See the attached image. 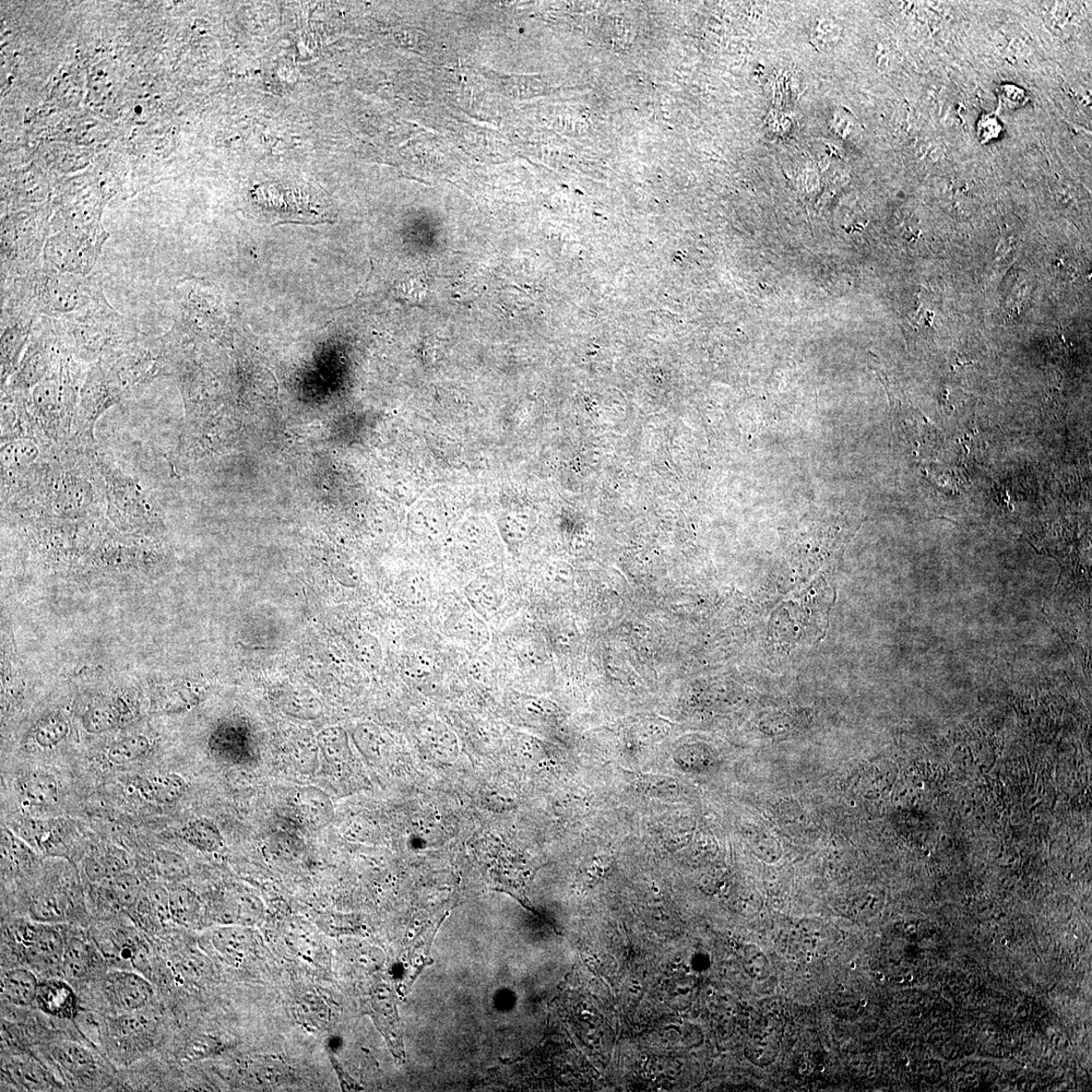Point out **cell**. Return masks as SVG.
Here are the masks:
<instances>
[{
  "instance_id": "cell-29",
  "label": "cell",
  "mask_w": 1092,
  "mask_h": 1092,
  "mask_svg": "<svg viewBox=\"0 0 1092 1092\" xmlns=\"http://www.w3.org/2000/svg\"><path fill=\"white\" fill-rule=\"evenodd\" d=\"M120 721V712L112 705H102L92 708L85 717L86 729L93 733H101L114 729Z\"/></svg>"
},
{
  "instance_id": "cell-24",
  "label": "cell",
  "mask_w": 1092,
  "mask_h": 1092,
  "mask_svg": "<svg viewBox=\"0 0 1092 1092\" xmlns=\"http://www.w3.org/2000/svg\"><path fill=\"white\" fill-rule=\"evenodd\" d=\"M212 944L230 964L239 963L248 946L246 933L236 929H222L212 935Z\"/></svg>"
},
{
  "instance_id": "cell-37",
  "label": "cell",
  "mask_w": 1092,
  "mask_h": 1092,
  "mask_svg": "<svg viewBox=\"0 0 1092 1092\" xmlns=\"http://www.w3.org/2000/svg\"><path fill=\"white\" fill-rule=\"evenodd\" d=\"M801 1070H803V1071H805V1070H806V1065H805V1064L801 1066Z\"/></svg>"
},
{
  "instance_id": "cell-35",
  "label": "cell",
  "mask_w": 1092,
  "mask_h": 1092,
  "mask_svg": "<svg viewBox=\"0 0 1092 1092\" xmlns=\"http://www.w3.org/2000/svg\"><path fill=\"white\" fill-rule=\"evenodd\" d=\"M819 1071H821L822 1072H825V1067H824V1066H821V1067H819Z\"/></svg>"
},
{
  "instance_id": "cell-17",
  "label": "cell",
  "mask_w": 1092,
  "mask_h": 1092,
  "mask_svg": "<svg viewBox=\"0 0 1092 1092\" xmlns=\"http://www.w3.org/2000/svg\"><path fill=\"white\" fill-rule=\"evenodd\" d=\"M39 984L38 978L31 970H9L3 978V996L11 1004L29 1006L37 999Z\"/></svg>"
},
{
  "instance_id": "cell-34",
  "label": "cell",
  "mask_w": 1092,
  "mask_h": 1092,
  "mask_svg": "<svg viewBox=\"0 0 1092 1092\" xmlns=\"http://www.w3.org/2000/svg\"><path fill=\"white\" fill-rule=\"evenodd\" d=\"M147 897L154 919L158 922H164L171 919L170 894L163 887L151 888Z\"/></svg>"
},
{
  "instance_id": "cell-27",
  "label": "cell",
  "mask_w": 1092,
  "mask_h": 1092,
  "mask_svg": "<svg viewBox=\"0 0 1092 1092\" xmlns=\"http://www.w3.org/2000/svg\"><path fill=\"white\" fill-rule=\"evenodd\" d=\"M108 889L116 904L128 908L136 906L142 893L138 878L127 871L108 880Z\"/></svg>"
},
{
  "instance_id": "cell-31",
  "label": "cell",
  "mask_w": 1092,
  "mask_h": 1092,
  "mask_svg": "<svg viewBox=\"0 0 1092 1092\" xmlns=\"http://www.w3.org/2000/svg\"><path fill=\"white\" fill-rule=\"evenodd\" d=\"M67 732V723L61 718L52 717L45 721L35 731V742L47 749V747H52L61 743Z\"/></svg>"
},
{
  "instance_id": "cell-7",
  "label": "cell",
  "mask_w": 1092,
  "mask_h": 1092,
  "mask_svg": "<svg viewBox=\"0 0 1092 1092\" xmlns=\"http://www.w3.org/2000/svg\"><path fill=\"white\" fill-rule=\"evenodd\" d=\"M59 341L52 320L41 317L33 329L16 373L2 389L29 394L49 375Z\"/></svg>"
},
{
  "instance_id": "cell-6",
  "label": "cell",
  "mask_w": 1092,
  "mask_h": 1092,
  "mask_svg": "<svg viewBox=\"0 0 1092 1092\" xmlns=\"http://www.w3.org/2000/svg\"><path fill=\"white\" fill-rule=\"evenodd\" d=\"M123 399L112 386L100 362L89 365L83 383L73 431L67 445L82 450L96 447L94 429L102 415Z\"/></svg>"
},
{
  "instance_id": "cell-8",
  "label": "cell",
  "mask_w": 1092,
  "mask_h": 1092,
  "mask_svg": "<svg viewBox=\"0 0 1092 1092\" xmlns=\"http://www.w3.org/2000/svg\"><path fill=\"white\" fill-rule=\"evenodd\" d=\"M106 240L61 232L47 240L43 258L54 269L88 277L96 266Z\"/></svg>"
},
{
  "instance_id": "cell-28",
  "label": "cell",
  "mask_w": 1092,
  "mask_h": 1092,
  "mask_svg": "<svg viewBox=\"0 0 1092 1092\" xmlns=\"http://www.w3.org/2000/svg\"><path fill=\"white\" fill-rule=\"evenodd\" d=\"M154 864H156L158 875L164 880L181 881L189 875V867L185 859L172 851H157L156 857H154Z\"/></svg>"
},
{
  "instance_id": "cell-39",
  "label": "cell",
  "mask_w": 1092,
  "mask_h": 1092,
  "mask_svg": "<svg viewBox=\"0 0 1092 1092\" xmlns=\"http://www.w3.org/2000/svg\"><path fill=\"white\" fill-rule=\"evenodd\" d=\"M880 979H883V975H880Z\"/></svg>"
},
{
  "instance_id": "cell-1",
  "label": "cell",
  "mask_w": 1092,
  "mask_h": 1092,
  "mask_svg": "<svg viewBox=\"0 0 1092 1092\" xmlns=\"http://www.w3.org/2000/svg\"><path fill=\"white\" fill-rule=\"evenodd\" d=\"M2 311L61 319L108 304L100 275L81 277L54 269L43 256L21 275L3 279Z\"/></svg>"
},
{
  "instance_id": "cell-15",
  "label": "cell",
  "mask_w": 1092,
  "mask_h": 1092,
  "mask_svg": "<svg viewBox=\"0 0 1092 1092\" xmlns=\"http://www.w3.org/2000/svg\"><path fill=\"white\" fill-rule=\"evenodd\" d=\"M465 596L471 609L485 621H491L504 603V590L485 579L471 581L465 589Z\"/></svg>"
},
{
  "instance_id": "cell-38",
  "label": "cell",
  "mask_w": 1092,
  "mask_h": 1092,
  "mask_svg": "<svg viewBox=\"0 0 1092 1092\" xmlns=\"http://www.w3.org/2000/svg\"><path fill=\"white\" fill-rule=\"evenodd\" d=\"M851 968L854 969V968H856V965H854V963H853V964H851Z\"/></svg>"
},
{
  "instance_id": "cell-33",
  "label": "cell",
  "mask_w": 1092,
  "mask_h": 1092,
  "mask_svg": "<svg viewBox=\"0 0 1092 1092\" xmlns=\"http://www.w3.org/2000/svg\"><path fill=\"white\" fill-rule=\"evenodd\" d=\"M33 915L44 921H58L63 916L61 905L59 904L58 899L51 894H41L35 896L32 902Z\"/></svg>"
},
{
  "instance_id": "cell-12",
  "label": "cell",
  "mask_w": 1092,
  "mask_h": 1092,
  "mask_svg": "<svg viewBox=\"0 0 1092 1092\" xmlns=\"http://www.w3.org/2000/svg\"><path fill=\"white\" fill-rule=\"evenodd\" d=\"M135 1013L116 1017L109 1024L115 1046L126 1054H135L150 1047L156 1031L150 1017Z\"/></svg>"
},
{
  "instance_id": "cell-13",
  "label": "cell",
  "mask_w": 1092,
  "mask_h": 1092,
  "mask_svg": "<svg viewBox=\"0 0 1092 1092\" xmlns=\"http://www.w3.org/2000/svg\"><path fill=\"white\" fill-rule=\"evenodd\" d=\"M35 1003L46 1015L63 1019H73L77 1016V995L73 988L61 979L53 978L40 982Z\"/></svg>"
},
{
  "instance_id": "cell-40",
  "label": "cell",
  "mask_w": 1092,
  "mask_h": 1092,
  "mask_svg": "<svg viewBox=\"0 0 1092 1092\" xmlns=\"http://www.w3.org/2000/svg\"><path fill=\"white\" fill-rule=\"evenodd\" d=\"M861 1003H862V1005H866V1002H865V1001H863Z\"/></svg>"
},
{
  "instance_id": "cell-36",
  "label": "cell",
  "mask_w": 1092,
  "mask_h": 1092,
  "mask_svg": "<svg viewBox=\"0 0 1092 1092\" xmlns=\"http://www.w3.org/2000/svg\"><path fill=\"white\" fill-rule=\"evenodd\" d=\"M840 990H841V991H845V990H846V988H845V987H842V985H840Z\"/></svg>"
},
{
  "instance_id": "cell-26",
  "label": "cell",
  "mask_w": 1092,
  "mask_h": 1092,
  "mask_svg": "<svg viewBox=\"0 0 1092 1092\" xmlns=\"http://www.w3.org/2000/svg\"><path fill=\"white\" fill-rule=\"evenodd\" d=\"M149 750L150 743L147 738L134 735L114 744L106 753V758L115 765H124L137 761Z\"/></svg>"
},
{
  "instance_id": "cell-11",
  "label": "cell",
  "mask_w": 1092,
  "mask_h": 1092,
  "mask_svg": "<svg viewBox=\"0 0 1092 1092\" xmlns=\"http://www.w3.org/2000/svg\"><path fill=\"white\" fill-rule=\"evenodd\" d=\"M40 318L3 312L2 373H0L2 388L16 373L21 356L27 349L33 329Z\"/></svg>"
},
{
  "instance_id": "cell-22",
  "label": "cell",
  "mask_w": 1092,
  "mask_h": 1092,
  "mask_svg": "<svg viewBox=\"0 0 1092 1092\" xmlns=\"http://www.w3.org/2000/svg\"><path fill=\"white\" fill-rule=\"evenodd\" d=\"M93 952L90 946L80 939L73 937L65 943L61 969L64 975L73 979L86 977L93 966Z\"/></svg>"
},
{
  "instance_id": "cell-18",
  "label": "cell",
  "mask_w": 1092,
  "mask_h": 1092,
  "mask_svg": "<svg viewBox=\"0 0 1092 1092\" xmlns=\"http://www.w3.org/2000/svg\"><path fill=\"white\" fill-rule=\"evenodd\" d=\"M130 861L124 851L108 848L92 852L86 860L85 869L93 882H100L126 872Z\"/></svg>"
},
{
  "instance_id": "cell-9",
  "label": "cell",
  "mask_w": 1092,
  "mask_h": 1092,
  "mask_svg": "<svg viewBox=\"0 0 1092 1092\" xmlns=\"http://www.w3.org/2000/svg\"><path fill=\"white\" fill-rule=\"evenodd\" d=\"M28 963L41 971L62 966L65 942L61 932L51 925L23 923L15 933Z\"/></svg>"
},
{
  "instance_id": "cell-5",
  "label": "cell",
  "mask_w": 1092,
  "mask_h": 1092,
  "mask_svg": "<svg viewBox=\"0 0 1092 1092\" xmlns=\"http://www.w3.org/2000/svg\"><path fill=\"white\" fill-rule=\"evenodd\" d=\"M93 459L103 482L111 518L128 526H159V507L144 486L98 448Z\"/></svg>"
},
{
  "instance_id": "cell-2",
  "label": "cell",
  "mask_w": 1092,
  "mask_h": 1092,
  "mask_svg": "<svg viewBox=\"0 0 1092 1092\" xmlns=\"http://www.w3.org/2000/svg\"><path fill=\"white\" fill-rule=\"evenodd\" d=\"M89 367L75 359L61 341L49 375L30 391L28 408L47 446L67 445Z\"/></svg>"
},
{
  "instance_id": "cell-23",
  "label": "cell",
  "mask_w": 1092,
  "mask_h": 1092,
  "mask_svg": "<svg viewBox=\"0 0 1092 1092\" xmlns=\"http://www.w3.org/2000/svg\"><path fill=\"white\" fill-rule=\"evenodd\" d=\"M183 839L201 851L212 852L222 844V837L215 825L208 819H198L189 823L182 832Z\"/></svg>"
},
{
  "instance_id": "cell-30",
  "label": "cell",
  "mask_w": 1092,
  "mask_h": 1092,
  "mask_svg": "<svg viewBox=\"0 0 1092 1092\" xmlns=\"http://www.w3.org/2000/svg\"><path fill=\"white\" fill-rule=\"evenodd\" d=\"M20 1086L29 1090H39L45 1087L46 1077L41 1068L32 1063L11 1065L8 1072Z\"/></svg>"
},
{
  "instance_id": "cell-20",
  "label": "cell",
  "mask_w": 1092,
  "mask_h": 1092,
  "mask_svg": "<svg viewBox=\"0 0 1092 1092\" xmlns=\"http://www.w3.org/2000/svg\"><path fill=\"white\" fill-rule=\"evenodd\" d=\"M19 788L22 799L34 806L51 805L58 799L57 782L45 771H32L23 776Z\"/></svg>"
},
{
  "instance_id": "cell-19",
  "label": "cell",
  "mask_w": 1092,
  "mask_h": 1092,
  "mask_svg": "<svg viewBox=\"0 0 1092 1092\" xmlns=\"http://www.w3.org/2000/svg\"><path fill=\"white\" fill-rule=\"evenodd\" d=\"M138 788L150 800L171 804L180 799L186 790V783L172 773L156 774L142 778Z\"/></svg>"
},
{
  "instance_id": "cell-25",
  "label": "cell",
  "mask_w": 1092,
  "mask_h": 1092,
  "mask_svg": "<svg viewBox=\"0 0 1092 1092\" xmlns=\"http://www.w3.org/2000/svg\"><path fill=\"white\" fill-rule=\"evenodd\" d=\"M199 902L196 894L184 887L170 893L171 919L178 924L191 925L198 916Z\"/></svg>"
},
{
  "instance_id": "cell-32",
  "label": "cell",
  "mask_w": 1092,
  "mask_h": 1092,
  "mask_svg": "<svg viewBox=\"0 0 1092 1092\" xmlns=\"http://www.w3.org/2000/svg\"><path fill=\"white\" fill-rule=\"evenodd\" d=\"M2 844L3 856L11 865H21L30 860V849L7 828L3 829Z\"/></svg>"
},
{
  "instance_id": "cell-4",
  "label": "cell",
  "mask_w": 1092,
  "mask_h": 1092,
  "mask_svg": "<svg viewBox=\"0 0 1092 1092\" xmlns=\"http://www.w3.org/2000/svg\"><path fill=\"white\" fill-rule=\"evenodd\" d=\"M106 377L125 400L157 381L170 369L161 337L142 334L100 361Z\"/></svg>"
},
{
  "instance_id": "cell-41",
  "label": "cell",
  "mask_w": 1092,
  "mask_h": 1092,
  "mask_svg": "<svg viewBox=\"0 0 1092 1092\" xmlns=\"http://www.w3.org/2000/svg\"><path fill=\"white\" fill-rule=\"evenodd\" d=\"M911 979H912V976H908V980H911Z\"/></svg>"
},
{
  "instance_id": "cell-14",
  "label": "cell",
  "mask_w": 1092,
  "mask_h": 1092,
  "mask_svg": "<svg viewBox=\"0 0 1092 1092\" xmlns=\"http://www.w3.org/2000/svg\"><path fill=\"white\" fill-rule=\"evenodd\" d=\"M445 635L473 650H481L489 645L491 633L485 621L476 612L461 611L450 616L444 624Z\"/></svg>"
},
{
  "instance_id": "cell-3",
  "label": "cell",
  "mask_w": 1092,
  "mask_h": 1092,
  "mask_svg": "<svg viewBox=\"0 0 1092 1092\" xmlns=\"http://www.w3.org/2000/svg\"><path fill=\"white\" fill-rule=\"evenodd\" d=\"M51 320L63 346L89 366L142 335L110 303Z\"/></svg>"
},
{
  "instance_id": "cell-10",
  "label": "cell",
  "mask_w": 1092,
  "mask_h": 1092,
  "mask_svg": "<svg viewBox=\"0 0 1092 1092\" xmlns=\"http://www.w3.org/2000/svg\"><path fill=\"white\" fill-rule=\"evenodd\" d=\"M106 1000L118 1011L133 1013L150 1003L154 990L149 980L138 972H110L103 984Z\"/></svg>"
},
{
  "instance_id": "cell-21",
  "label": "cell",
  "mask_w": 1092,
  "mask_h": 1092,
  "mask_svg": "<svg viewBox=\"0 0 1092 1092\" xmlns=\"http://www.w3.org/2000/svg\"><path fill=\"white\" fill-rule=\"evenodd\" d=\"M53 1058L65 1072L76 1078H89L97 1070L93 1055L78 1044H61L53 1051Z\"/></svg>"
},
{
  "instance_id": "cell-16",
  "label": "cell",
  "mask_w": 1092,
  "mask_h": 1092,
  "mask_svg": "<svg viewBox=\"0 0 1092 1092\" xmlns=\"http://www.w3.org/2000/svg\"><path fill=\"white\" fill-rule=\"evenodd\" d=\"M38 441L20 438L2 445V473L20 472L38 462L46 449Z\"/></svg>"
}]
</instances>
